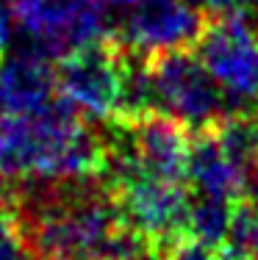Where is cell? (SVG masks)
Here are the masks:
<instances>
[{
  "mask_svg": "<svg viewBox=\"0 0 258 260\" xmlns=\"http://www.w3.org/2000/svg\"><path fill=\"white\" fill-rule=\"evenodd\" d=\"M11 183L28 260H131L150 246L100 175Z\"/></svg>",
  "mask_w": 258,
  "mask_h": 260,
  "instance_id": "6da1fadb",
  "label": "cell"
},
{
  "mask_svg": "<svg viewBox=\"0 0 258 260\" xmlns=\"http://www.w3.org/2000/svg\"><path fill=\"white\" fill-rule=\"evenodd\" d=\"M103 130L64 97L36 114H0V177H89L103 172Z\"/></svg>",
  "mask_w": 258,
  "mask_h": 260,
  "instance_id": "7a4b0ae2",
  "label": "cell"
},
{
  "mask_svg": "<svg viewBox=\"0 0 258 260\" xmlns=\"http://www.w3.org/2000/svg\"><path fill=\"white\" fill-rule=\"evenodd\" d=\"M150 72L158 111L186 125L192 133L214 127L231 111L225 89L208 72L194 47L153 53Z\"/></svg>",
  "mask_w": 258,
  "mask_h": 260,
  "instance_id": "3957f363",
  "label": "cell"
},
{
  "mask_svg": "<svg viewBox=\"0 0 258 260\" xmlns=\"http://www.w3.org/2000/svg\"><path fill=\"white\" fill-rule=\"evenodd\" d=\"M11 20L22 34V47L47 58H64L114 34L95 0H11Z\"/></svg>",
  "mask_w": 258,
  "mask_h": 260,
  "instance_id": "277c9868",
  "label": "cell"
},
{
  "mask_svg": "<svg viewBox=\"0 0 258 260\" xmlns=\"http://www.w3.org/2000/svg\"><path fill=\"white\" fill-rule=\"evenodd\" d=\"M125 42L108 34L67 53L56 64L59 94L92 119H114L122 89Z\"/></svg>",
  "mask_w": 258,
  "mask_h": 260,
  "instance_id": "5b68a950",
  "label": "cell"
},
{
  "mask_svg": "<svg viewBox=\"0 0 258 260\" xmlns=\"http://www.w3.org/2000/svg\"><path fill=\"white\" fill-rule=\"evenodd\" d=\"M194 47L208 72L225 89L231 111H258V36L244 17L239 11L208 17Z\"/></svg>",
  "mask_w": 258,
  "mask_h": 260,
  "instance_id": "8992f818",
  "label": "cell"
},
{
  "mask_svg": "<svg viewBox=\"0 0 258 260\" xmlns=\"http://www.w3.org/2000/svg\"><path fill=\"white\" fill-rule=\"evenodd\" d=\"M120 200L125 219L153 249L167 252L175 241L186 238L189 185L153 177H133L111 188Z\"/></svg>",
  "mask_w": 258,
  "mask_h": 260,
  "instance_id": "52a82bcc",
  "label": "cell"
},
{
  "mask_svg": "<svg viewBox=\"0 0 258 260\" xmlns=\"http://www.w3.org/2000/svg\"><path fill=\"white\" fill-rule=\"evenodd\" d=\"M206 22L208 14L192 0H133L117 36L133 50L153 55L194 47Z\"/></svg>",
  "mask_w": 258,
  "mask_h": 260,
  "instance_id": "ba28073f",
  "label": "cell"
},
{
  "mask_svg": "<svg viewBox=\"0 0 258 260\" xmlns=\"http://www.w3.org/2000/svg\"><path fill=\"white\" fill-rule=\"evenodd\" d=\"M59 97L53 58L22 47L0 61V114H36Z\"/></svg>",
  "mask_w": 258,
  "mask_h": 260,
  "instance_id": "9c48e42d",
  "label": "cell"
},
{
  "mask_svg": "<svg viewBox=\"0 0 258 260\" xmlns=\"http://www.w3.org/2000/svg\"><path fill=\"white\" fill-rule=\"evenodd\" d=\"M186 185L200 194H214L225 200H242L247 194V180L225 155L214 127L192 133L186 158Z\"/></svg>",
  "mask_w": 258,
  "mask_h": 260,
  "instance_id": "30bf717a",
  "label": "cell"
},
{
  "mask_svg": "<svg viewBox=\"0 0 258 260\" xmlns=\"http://www.w3.org/2000/svg\"><path fill=\"white\" fill-rule=\"evenodd\" d=\"M233 202L236 200H225V197H214V194H200V191L189 188L186 233L192 235V238L206 241V244L222 246L225 238H228Z\"/></svg>",
  "mask_w": 258,
  "mask_h": 260,
  "instance_id": "8fae6325",
  "label": "cell"
},
{
  "mask_svg": "<svg viewBox=\"0 0 258 260\" xmlns=\"http://www.w3.org/2000/svg\"><path fill=\"white\" fill-rule=\"evenodd\" d=\"M0 260H28L14 202V183L6 177H0Z\"/></svg>",
  "mask_w": 258,
  "mask_h": 260,
  "instance_id": "7c38bea8",
  "label": "cell"
},
{
  "mask_svg": "<svg viewBox=\"0 0 258 260\" xmlns=\"http://www.w3.org/2000/svg\"><path fill=\"white\" fill-rule=\"evenodd\" d=\"M167 260H222V246H214V244H206L200 238H186L175 241L167 252H161Z\"/></svg>",
  "mask_w": 258,
  "mask_h": 260,
  "instance_id": "4fadbf2b",
  "label": "cell"
},
{
  "mask_svg": "<svg viewBox=\"0 0 258 260\" xmlns=\"http://www.w3.org/2000/svg\"><path fill=\"white\" fill-rule=\"evenodd\" d=\"M6 42H9V14H6V9H3V0H0V61H3Z\"/></svg>",
  "mask_w": 258,
  "mask_h": 260,
  "instance_id": "5bb4252c",
  "label": "cell"
},
{
  "mask_svg": "<svg viewBox=\"0 0 258 260\" xmlns=\"http://www.w3.org/2000/svg\"><path fill=\"white\" fill-rule=\"evenodd\" d=\"M131 260H167V257H164L158 249H153V246H145V249L139 252V255H133Z\"/></svg>",
  "mask_w": 258,
  "mask_h": 260,
  "instance_id": "9a60e30c",
  "label": "cell"
},
{
  "mask_svg": "<svg viewBox=\"0 0 258 260\" xmlns=\"http://www.w3.org/2000/svg\"><path fill=\"white\" fill-rule=\"evenodd\" d=\"M244 197H250V200L258 202V164H255L253 175H250V180H247V194H244Z\"/></svg>",
  "mask_w": 258,
  "mask_h": 260,
  "instance_id": "2e32d148",
  "label": "cell"
}]
</instances>
